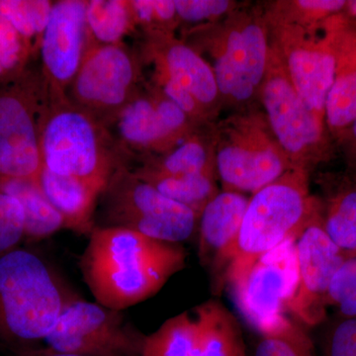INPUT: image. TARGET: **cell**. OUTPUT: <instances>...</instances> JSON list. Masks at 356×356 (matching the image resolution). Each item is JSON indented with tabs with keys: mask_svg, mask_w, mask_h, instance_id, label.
Here are the masks:
<instances>
[{
	"mask_svg": "<svg viewBox=\"0 0 356 356\" xmlns=\"http://www.w3.org/2000/svg\"><path fill=\"white\" fill-rule=\"evenodd\" d=\"M186 257L181 243L95 226L79 266L96 303L124 311L156 295L184 268Z\"/></svg>",
	"mask_w": 356,
	"mask_h": 356,
	"instance_id": "1",
	"label": "cell"
},
{
	"mask_svg": "<svg viewBox=\"0 0 356 356\" xmlns=\"http://www.w3.org/2000/svg\"><path fill=\"white\" fill-rule=\"evenodd\" d=\"M181 39L210 65L222 108L259 103L270 53L261 6H240L217 22L189 28Z\"/></svg>",
	"mask_w": 356,
	"mask_h": 356,
	"instance_id": "2",
	"label": "cell"
},
{
	"mask_svg": "<svg viewBox=\"0 0 356 356\" xmlns=\"http://www.w3.org/2000/svg\"><path fill=\"white\" fill-rule=\"evenodd\" d=\"M310 172L292 170L250 196L242 226L218 271L233 280L261 255L298 238L320 208L310 191Z\"/></svg>",
	"mask_w": 356,
	"mask_h": 356,
	"instance_id": "3",
	"label": "cell"
},
{
	"mask_svg": "<svg viewBox=\"0 0 356 356\" xmlns=\"http://www.w3.org/2000/svg\"><path fill=\"white\" fill-rule=\"evenodd\" d=\"M123 154L104 124L65 93L49 88L41 127L43 168L64 177L108 184L126 166Z\"/></svg>",
	"mask_w": 356,
	"mask_h": 356,
	"instance_id": "4",
	"label": "cell"
},
{
	"mask_svg": "<svg viewBox=\"0 0 356 356\" xmlns=\"http://www.w3.org/2000/svg\"><path fill=\"white\" fill-rule=\"evenodd\" d=\"M76 296L34 252L17 248L0 255V337L46 339L65 304Z\"/></svg>",
	"mask_w": 356,
	"mask_h": 356,
	"instance_id": "5",
	"label": "cell"
},
{
	"mask_svg": "<svg viewBox=\"0 0 356 356\" xmlns=\"http://www.w3.org/2000/svg\"><path fill=\"white\" fill-rule=\"evenodd\" d=\"M212 140L222 191L254 194L294 170L259 103L215 122Z\"/></svg>",
	"mask_w": 356,
	"mask_h": 356,
	"instance_id": "6",
	"label": "cell"
},
{
	"mask_svg": "<svg viewBox=\"0 0 356 356\" xmlns=\"http://www.w3.org/2000/svg\"><path fill=\"white\" fill-rule=\"evenodd\" d=\"M98 227L130 229L163 242L184 243L197 235L199 216L170 200L127 166L110 178L100 196Z\"/></svg>",
	"mask_w": 356,
	"mask_h": 356,
	"instance_id": "7",
	"label": "cell"
},
{
	"mask_svg": "<svg viewBox=\"0 0 356 356\" xmlns=\"http://www.w3.org/2000/svg\"><path fill=\"white\" fill-rule=\"evenodd\" d=\"M259 103L294 170L312 172L337 153L325 119L304 103L271 49Z\"/></svg>",
	"mask_w": 356,
	"mask_h": 356,
	"instance_id": "8",
	"label": "cell"
},
{
	"mask_svg": "<svg viewBox=\"0 0 356 356\" xmlns=\"http://www.w3.org/2000/svg\"><path fill=\"white\" fill-rule=\"evenodd\" d=\"M49 86L27 67L0 86V179L38 180L41 127Z\"/></svg>",
	"mask_w": 356,
	"mask_h": 356,
	"instance_id": "9",
	"label": "cell"
},
{
	"mask_svg": "<svg viewBox=\"0 0 356 356\" xmlns=\"http://www.w3.org/2000/svg\"><path fill=\"white\" fill-rule=\"evenodd\" d=\"M76 296L65 304L44 339L49 350L81 356H142L146 334L126 318Z\"/></svg>",
	"mask_w": 356,
	"mask_h": 356,
	"instance_id": "10",
	"label": "cell"
},
{
	"mask_svg": "<svg viewBox=\"0 0 356 356\" xmlns=\"http://www.w3.org/2000/svg\"><path fill=\"white\" fill-rule=\"evenodd\" d=\"M142 356H248L238 320L209 300L166 320L146 336Z\"/></svg>",
	"mask_w": 356,
	"mask_h": 356,
	"instance_id": "11",
	"label": "cell"
},
{
	"mask_svg": "<svg viewBox=\"0 0 356 356\" xmlns=\"http://www.w3.org/2000/svg\"><path fill=\"white\" fill-rule=\"evenodd\" d=\"M140 60L122 43L91 44L67 95L108 127L140 92Z\"/></svg>",
	"mask_w": 356,
	"mask_h": 356,
	"instance_id": "12",
	"label": "cell"
},
{
	"mask_svg": "<svg viewBox=\"0 0 356 356\" xmlns=\"http://www.w3.org/2000/svg\"><path fill=\"white\" fill-rule=\"evenodd\" d=\"M296 240L261 255L227 284L248 324L259 332L284 315L298 284Z\"/></svg>",
	"mask_w": 356,
	"mask_h": 356,
	"instance_id": "13",
	"label": "cell"
},
{
	"mask_svg": "<svg viewBox=\"0 0 356 356\" xmlns=\"http://www.w3.org/2000/svg\"><path fill=\"white\" fill-rule=\"evenodd\" d=\"M266 21L271 49L280 57L300 97L325 120V103L334 76L329 39L323 30L312 33L299 26Z\"/></svg>",
	"mask_w": 356,
	"mask_h": 356,
	"instance_id": "14",
	"label": "cell"
},
{
	"mask_svg": "<svg viewBox=\"0 0 356 356\" xmlns=\"http://www.w3.org/2000/svg\"><path fill=\"white\" fill-rule=\"evenodd\" d=\"M110 125L122 151L138 152L143 159L170 151L200 128L153 84L140 89Z\"/></svg>",
	"mask_w": 356,
	"mask_h": 356,
	"instance_id": "15",
	"label": "cell"
},
{
	"mask_svg": "<svg viewBox=\"0 0 356 356\" xmlns=\"http://www.w3.org/2000/svg\"><path fill=\"white\" fill-rule=\"evenodd\" d=\"M295 243L298 284L288 310L304 325L314 327L327 318L330 285L346 259L323 228L321 208Z\"/></svg>",
	"mask_w": 356,
	"mask_h": 356,
	"instance_id": "16",
	"label": "cell"
},
{
	"mask_svg": "<svg viewBox=\"0 0 356 356\" xmlns=\"http://www.w3.org/2000/svg\"><path fill=\"white\" fill-rule=\"evenodd\" d=\"M88 1L54 2L39 51L44 81L51 91L67 95L91 46Z\"/></svg>",
	"mask_w": 356,
	"mask_h": 356,
	"instance_id": "17",
	"label": "cell"
},
{
	"mask_svg": "<svg viewBox=\"0 0 356 356\" xmlns=\"http://www.w3.org/2000/svg\"><path fill=\"white\" fill-rule=\"evenodd\" d=\"M140 60L188 90L211 119L216 122L222 109L214 72L210 65L175 32H144Z\"/></svg>",
	"mask_w": 356,
	"mask_h": 356,
	"instance_id": "18",
	"label": "cell"
},
{
	"mask_svg": "<svg viewBox=\"0 0 356 356\" xmlns=\"http://www.w3.org/2000/svg\"><path fill=\"white\" fill-rule=\"evenodd\" d=\"M323 31L334 57V83L325 103V124L334 140L356 119V20L337 14Z\"/></svg>",
	"mask_w": 356,
	"mask_h": 356,
	"instance_id": "19",
	"label": "cell"
},
{
	"mask_svg": "<svg viewBox=\"0 0 356 356\" xmlns=\"http://www.w3.org/2000/svg\"><path fill=\"white\" fill-rule=\"evenodd\" d=\"M250 196L222 191L204 208L198 222V255L216 276L225 255L236 241Z\"/></svg>",
	"mask_w": 356,
	"mask_h": 356,
	"instance_id": "20",
	"label": "cell"
},
{
	"mask_svg": "<svg viewBox=\"0 0 356 356\" xmlns=\"http://www.w3.org/2000/svg\"><path fill=\"white\" fill-rule=\"evenodd\" d=\"M320 186L323 228L346 259L356 255V177L343 170L322 172Z\"/></svg>",
	"mask_w": 356,
	"mask_h": 356,
	"instance_id": "21",
	"label": "cell"
},
{
	"mask_svg": "<svg viewBox=\"0 0 356 356\" xmlns=\"http://www.w3.org/2000/svg\"><path fill=\"white\" fill-rule=\"evenodd\" d=\"M38 181L44 195L64 219L65 229L89 236L95 228L96 209L107 184L64 177L44 168Z\"/></svg>",
	"mask_w": 356,
	"mask_h": 356,
	"instance_id": "22",
	"label": "cell"
},
{
	"mask_svg": "<svg viewBox=\"0 0 356 356\" xmlns=\"http://www.w3.org/2000/svg\"><path fill=\"white\" fill-rule=\"evenodd\" d=\"M140 172L161 175H217L212 125L196 129L170 151L143 159Z\"/></svg>",
	"mask_w": 356,
	"mask_h": 356,
	"instance_id": "23",
	"label": "cell"
},
{
	"mask_svg": "<svg viewBox=\"0 0 356 356\" xmlns=\"http://www.w3.org/2000/svg\"><path fill=\"white\" fill-rule=\"evenodd\" d=\"M0 191L20 203L24 214L25 238L41 241L65 229V222L42 191L38 180L0 179Z\"/></svg>",
	"mask_w": 356,
	"mask_h": 356,
	"instance_id": "24",
	"label": "cell"
},
{
	"mask_svg": "<svg viewBox=\"0 0 356 356\" xmlns=\"http://www.w3.org/2000/svg\"><path fill=\"white\" fill-rule=\"evenodd\" d=\"M134 172L165 197L189 208L199 217L207 204L221 191L217 184L218 175L214 173L161 175L138 170Z\"/></svg>",
	"mask_w": 356,
	"mask_h": 356,
	"instance_id": "25",
	"label": "cell"
},
{
	"mask_svg": "<svg viewBox=\"0 0 356 356\" xmlns=\"http://www.w3.org/2000/svg\"><path fill=\"white\" fill-rule=\"evenodd\" d=\"M346 6V0H280L267 2L261 7L266 20L320 33L330 18L343 13Z\"/></svg>",
	"mask_w": 356,
	"mask_h": 356,
	"instance_id": "26",
	"label": "cell"
},
{
	"mask_svg": "<svg viewBox=\"0 0 356 356\" xmlns=\"http://www.w3.org/2000/svg\"><path fill=\"white\" fill-rule=\"evenodd\" d=\"M86 19L91 43L121 44L122 39L136 27L130 1L91 0L88 1Z\"/></svg>",
	"mask_w": 356,
	"mask_h": 356,
	"instance_id": "27",
	"label": "cell"
},
{
	"mask_svg": "<svg viewBox=\"0 0 356 356\" xmlns=\"http://www.w3.org/2000/svg\"><path fill=\"white\" fill-rule=\"evenodd\" d=\"M259 334L252 356H315L307 332L285 315L275 318Z\"/></svg>",
	"mask_w": 356,
	"mask_h": 356,
	"instance_id": "28",
	"label": "cell"
},
{
	"mask_svg": "<svg viewBox=\"0 0 356 356\" xmlns=\"http://www.w3.org/2000/svg\"><path fill=\"white\" fill-rule=\"evenodd\" d=\"M53 4L49 0H0V15L13 26L34 53L39 50Z\"/></svg>",
	"mask_w": 356,
	"mask_h": 356,
	"instance_id": "29",
	"label": "cell"
},
{
	"mask_svg": "<svg viewBox=\"0 0 356 356\" xmlns=\"http://www.w3.org/2000/svg\"><path fill=\"white\" fill-rule=\"evenodd\" d=\"M327 306L337 318H356V255L346 259L332 277Z\"/></svg>",
	"mask_w": 356,
	"mask_h": 356,
	"instance_id": "30",
	"label": "cell"
},
{
	"mask_svg": "<svg viewBox=\"0 0 356 356\" xmlns=\"http://www.w3.org/2000/svg\"><path fill=\"white\" fill-rule=\"evenodd\" d=\"M32 54L19 33L0 15V83L21 74Z\"/></svg>",
	"mask_w": 356,
	"mask_h": 356,
	"instance_id": "31",
	"label": "cell"
},
{
	"mask_svg": "<svg viewBox=\"0 0 356 356\" xmlns=\"http://www.w3.org/2000/svg\"><path fill=\"white\" fill-rule=\"evenodd\" d=\"M175 3L179 23L192 27L217 22L240 6L231 0H175Z\"/></svg>",
	"mask_w": 356,
	"mask_h": 356,
	"instance_id": "32",
	"label": "cell"
},
{
	"mask_svg": "<svg viewBox=\"0 0 356 356\" xmlns=\"http://www.w3.org/2000/svg\"><path fill=\"white\" fill-rule=\"evenodd\" d=\"M24 238V214L20 203L0 191V255L17 248Z\"/></svg>",
	"mask_w": 356,
	"mask_h": 356,
	"instance_id": "33",
	"label": "cell"
},
{
	"mask_svg": "<svg viewBox=\"0 0 356 356\" xmlns=\"http://www.w3.org/2000/svg\"><path fill=\"white\" fill-rule=\"evenodd\" d=\"M325 356H356V318H337L325 337Z\"/></svg>",
	"mask_w": 356,
	"mask_h": 356,
	"instance_id": "34",
	"label": "cell"
},
{
	"mask_svg": "<svg viewBox=\"0 0 356 356\" xmlns=\"http://www.w3.org/2000/svg\"><path fill=\"white\" fill-rule=\"evenodd\" d=\"M334 142L337 152L343 156L344 170L356 177V119Z\"/></svg>",
	"mask_w": 356,
	"mask_h": 356,
	"instance_id": "35",
	"label": "cell"
},
{
	"mask_svg": "<svg viewBox=\"0 0 356 356\" xmlns=\"http://www.w3.org/2000/svg\"><path fill=\"white\" fill-rule=\"evenodd\" d=\"M344 13L350 16L353 19L356 20V0H348L346 1V8H344Z\"/></svg>",
	"mask_w": 356,
	"mask_h": 356,
	"instance_id": "36",
	"label": "cell"
},
{
	"mask_svg": "<svg viewBox=\"0 0 356 356\" xmlns=\"http://www.w3.org/2000/svg\"><path fill=\"white\" fill-rule=\"evenodd\" d=\"M40 356H81V355H70V353H56V351L47 350L44 351L43 355Z\"/></svg>",
	"mask_w": 356,
	"mask_h": 356,
	"instance_id": "37",
	"label": "cell"
}]
</instances>
